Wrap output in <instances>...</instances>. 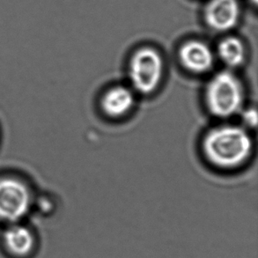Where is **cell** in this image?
Masks as SVG:
<instances>
[{"instance_id": "1", "label": "cell", "mask_w": 258, "mask_h": 258, "mask_svg": "<svg viewBox=\"0 0 258 258\" xmlns=\"http://www.w3.org/2000/svg\"><path fill=\"white\" fill-rule=\"evenodd\" d=\"M253 142L240 126L220 125L206 133L203 151L210 163L221 168H237L251 154Z\"/></svg>"}, {"instance_id": "2", "label": "cell", "mask_w": 258, "mask_h": 258, "mask_svg": "<svg viewBox=\"0 0 258 258\" xmlns=\"http://www.w3.org/2000/svg\"><path fill=\"white\" fill-rule=\"evenodd\" d=\"M243 101V86L230 71H224L214 75L206 87L207 108L217 117L227 118L237 114Z\"/></svg>"}, {"instance_id": "3", "label": "cell", "mask_w": 258, "mask_h": 258, "mask_svg": "<svg viewBox=\"0 0 258 258\" xmlns=\"http://www.w3.org/2000/svg\"><path fill=\"white\" fill-rule=\"evenodd\" d=\"M164 63L154 49L143 48L134 53L129 66V77L133 88L140 94H149L161 84Z\"/></svg>"}, {"instance_id": "4", "label": "cell", "mask_w": 258, "mask_h": 258, "mask_svg": "<svg viewBox=\"0 0 258 258\" xmlns=\"http://www.w3.org/2000/svg\"><path fill=\"white\" fill-rule=\"evenodd\" d=\"M27 185L15 178L0 179V220L15 223L24 218L31 206Z\"/></svg>"}, {"instance_id": "5", "label": "cell", "mask_w": 258, "mask_h": 258, "mask_svg": "<svg viewBox=\"0 0 258 258\" xmlns=\"http://www.w3.org/2000/svg\"><path fill=\"white\" fill-rule=\"evenodd\" d=\"M239 15L237 0H211L205 11L206 23L216 31H227L234 28Z\"/></svg>"}, {"instance_id": "6", "label": "cell", "mask_w": 258, "mask_h": 258, "mask_svg": "<svg viewBox=\"0 0 258 258\" xmlns=\"http://www.w3.org/2000/svg\"><path fill=\"white\" fill-rule=\"evenodd\" d=\"M179 57L183 67L194 74H205L212 69L214 63L212 49L199 41H190L181 46Z\"/></svg>"}, {"instance_id": "7", "label": "cell", "mask_w": 258, "mask_h": 258, "mask_svg": "<svg viewBox=\"0 0 258 258\" xmlns=\"http://www.w3.org/2000/svg\"><path fill=\"white\" fill-rule=\"evenodd\" d=\"M135 104V95L129 87L116 86L108 89L101 99V108L110 117L128 114Z\"/></svg>"}, {"instance_id": "8", "label": "cell", "mask_w": 258, "mask_h": 258, "mask_svg": "<svg viewBox=\"0 0 258 258\" xmlns=\"http://www.w3.org/2000/svg\"><path fill=\"white\" fill-rule=\"evenodd\" d=\"M5 244L11 253L24 256L31 252L34 247V236L31 231L21 225H13L4 234Z\"/></svg>"}, {"instance_id": "9", "label": "cell", "mask_w": 258, "mask_h": 258, "mask_svg": "<svg viewBox=\"0 0 258 258\" xmlns=\"http://www.w3.org/2000/svg\"><path fill=\"white\" fill-rule=\"evenodd\" d=\"M245 48L243 43L235 37L224 39L218 47L220 60L229 68H237L244 63Z\"/></svg>"}, {"instance_id": "10", "label": "cell", "mask_w": 258, "mask_h": 258, "mask_svg": "<svg viewBox=\"0 0 258 258\" xmlns=\"http://www.w3.org/2000/svg\"><path fill=\"white\" fill-rule=\"evenodd\" d=\"M242 121L248 127H254L257 122V115L255 109H248L242 115Z\"/></svg>"}]
</instances>
